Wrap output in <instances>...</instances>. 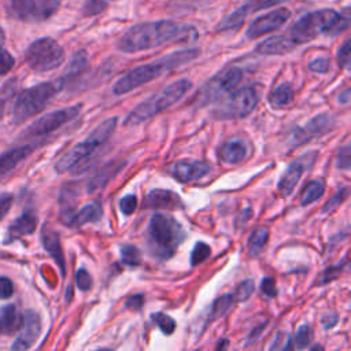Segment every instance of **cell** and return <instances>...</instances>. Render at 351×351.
<instances>
[{"label":"cell","instance_id":"obj_38","mask_svg":"<svg viewBox=\"0 0 351 351\" xmlns=\"http://www.w3.org/2000/svg\"><path fill=\"white\" fill-rule=\"evenodd\" d=\"M107 8V3L104 0H86L82 5V14L85 16H92L103 12Z\"/></svg>","mask_w":351,"mask_h":351},{"label":"cell","instance_id":"obj_10","mask_svg":"<svg viewBox=\"0 0 351 351\" xmlns=\"http://www.w3.org/2000/svg\"><path fill=\"white\" fill-rule=\"evenodd\" d=\"M60 7V0H11L7 14L22 22L37 23L49 19Z\"/></svg>","mask_w":351,"mask_h":351},{"label":"cell","instance_id":"obj_22","mask_svg":"<svg viewBox=\"0 0 351 351\" xmlns=\"http://www.w3.org/2000/svg\"><path fill=\"white\" fill-rule=\"evenodd\" d=\"M37 228V215L33 210L23 211L19 217L14 219V222L8 226L5 243H11L19 237L32 234Z\"/></svg>","mask_w":351,"mask_h":351},{"label":"cell","instance_id":"obj_26","mask_svg":"<svg viewBox=\"0 0 351 351\" xmlns=\"http://www.w3.org/2000/svg\"><path fill=\"white\" fill-rule=\"evenodd\" d=\"M251 11V5L250 3H245L243 5H240L239 8H236L233 12L228 14L218 25H217V32H226L230 29H236L240 25H243V22L245 21L247 14Z\"/></svg>","mask_w":351,"mask_h":351},{"label":"cell","instance_id":"obj_42","mask_svg":"<svg viewBox=\"0 0 351 351\" xmlns=\"http://www.w3.org/2000/svg\"><path fill=\"white\" fill-rule=\"evenodd\" d=\"M75 282H77V287L81 289V291H88L92 288V277L90 274L85 270V269H78L77 273H75Z\"/></svg>","mask_w":351,"mask_h":351},{"label":"cell","instance_id":"obj_5","mask_svg":"<svg viewBox=\"0 0 351 351\" xmlns=\"http://www.w3.org/2000/svg\"><path fill=\"white\" fill-rule=\"evenodd\" d=\"M184 239L185 230L174 217L163 213H155L151 217L147 229V243L155 258L160 261L171 258Z\"/></svg>","mask_w":351,"mask_h":351},{"label":"cell","instance_id":"obj_19","mask_svg":"<svg viewBox=\"0 0 351 351\" xmlns=\"http://www.w3.org/2000/svg\"><path fill=\"white\" fill-rule=\"evenodd\" d=\"M103 217V207L99 202H90L81 207L77 213L71 211L70 214L60 217L62 222L69 228H81L86 223L97 222Z\"/></svg>","mask_w":351,"mask_h":351},{"label":"cell","instance_id":"obj_7","mask_svg":"<svg viewBox=\"0 0 351 351\" xmlns=\"http://www.w3.org/2000/svg\"><path fill=\"white\" fill-rule=\"evenodd\" d=\"M63 82L59 80L56 81H47L37 84L34 86H30L25 90H22L14 103L12 108V119L16 123H22L36 114H38L41 110L45 108V106L51 101V99L63 88Z\"/></svg>","mask_w":351,"mask_h":351},{"label":"cell","instance_id":"obj_51","mask_svg":"<svg viewBox=\"0 0 351 351\" xmlns=\"http://www.w3.org/2000/svg\"><path fill=\"white\" fill-rule=\"evenodd\" d=\"M321 322H322V326H324L325 329H329V328H332V326L336 325V322H337V315L333 314V313L325 314V315L322 317Z\"/></svg>","mask_w":351,"mask_h":351},{"label":"cell","instance_id":"obj_27","mask_svg":"<svg viewBox=\"0 0 351 351\" xmlns=\"http://www.w3.org/2000/svg\"><path fill=\"white\" fill-rule=\"evenodd\" d=\"M293 100V90L288 84H281L276 86L269 95V104L278 110L288 106Z\"/></svg>","mask_w":351,"mask_h":351},{"label":"cell","instance_id":"obj_8","mask_svg":"<svg viewBox=\"0 0 351 351\" xmlns=\"http://www.w3.org/2000/svg\"><path fill=\"white\" fill-rule=\"evenodd\" d=\"M25 60L32 70L45 73L58 69L64 62V51L56 40L41 37L26 48Z\"/></svg>","mask_w":351,"mask_h":351},{"label":"cell","instance_id":"obj_4","mask_svg":"<svg viewBox=\"0 0 351 351\" xmlns=\"http://www.w3.org/2000/svg\"><path fill=\"white\" fill-rule=\"evenodd\" d=\"M118 123L117 117H111L108 119H104L99 126H96L90 134L80 141L78 144L73 145L70 149H67L56 162H55V170L56 173H81L85 169V163L89 160V158L111 137Z\"/></svg>","mask_w":351,"mask_h":351},{"label":"cell","instance_id":"obj_47","mask_svg":"<svg viewBox=\"0 0 351 351\" xmlns=\"http://www.w3.org/2000/svg\"><path fill=\"white\" fill-rule=\"evenodd\" d=\"M288 0H251L248 1L251 5V11H258L262 8H267L271 5H278L281 3H285Z\"/></svg>","mask_w":351,"mask_h":351},{"label":"cell","instance_id":"obj_12","mask_svg":"<svg viewBox=\"0 0 351 351\" xmlns=\"http://www.w3.org/2000/svg\"><path fill=\"white\" fill-rule=\"evenodd\" d=\"M243 80V71L240 67L232 66L213 77L210 81L204 84V86L200 90L199 101L200 106L217 101L222 99V96L233 92L236 86Z\"/></svg>","mask_w":351,"mask_h":351},{"label":"cell","instance_id":"obj_33","mask_svg":"<svg viewBox=\"0 0 351 351\" xmlns=\"http://www.w3.org/2000/svg\"><path fill=\"white\" fill-rule=\"evenodd\" d=\"M254 289H255V284H254V281H252L251 278L243 280V281L236 287V289L232 292V296H233L234 303L248 300L250 296L252 295Z\"/></svg>","mask_w":351,"mask_h":351},{"label":"cell","instance_id":"obj_36","mask_svg":"<svg viewBox=\"0 0 351 351\" xmlns=\"http://www.w3.org/2000/svg\"><path fill=\"white\" fill-rule=\"evenodd\" d=\"M211 254V248L208 244L203 243V241H199L195 244L192 252H191V265L192 266H196V265H200L202 262H204Z\"/></svg>","mask_w":351,"mask_h":351},{"label":"cell","instance_id":"obj_55","mask_svg":"<svg viewBox=\"0 0 351 351\" xmlns=\"http://www.w3.org/2000/svg\"><path fill=\"white\" fill-rule=\"evenodd\" d=\"M0 333H1V324H0Z\"/></svg>","mask_w":351,"mask_h":351},{"label":"cell","instance_id":"obj_52","mask_svg":"<svg viewBox=\"0 0 351 351\" xmlns=\"http://www.w3.org/2000/svg\"><path fill=\"white\" fill-rule=\"evenodd\" d=\"M350 88H346L340 95H339V103L341 104H347L350 101Z\"/></svg>","mask_w":351,"mask_h":351},{"label":"cell","instance_id":"obj_34","mask_svg":"<svg viewBox=\"0 0 351 351\" xmlns=\"http://www.w3.org/2000/svg\"><path fill=\"white\" fill-rule=\"evenodd\" d=\"M314 333L313 329L308 325H300L295 333L293 337V344L298 350H303L307 348L310 346V343L313 341Z\"/></svg>","mask_w":351,"mask_h":351},{"label":"cell","instance_id":"obj_25","mask_svg":"<svg viewBox=\"0 0 351 351\" xmlns=\"http://www.w3.org/2000/svg\"><path fill=\"white\" fill-rule=\"evenodd\" d=\"M1 330L7 335H12L19 330L22 324V314H19L15 304H5L0 311Z\"/></svg>","mask_w":351,"mask_h":351},{"label":"cell","instance_id":"obj_44","mask_svg":"<svg viewBox=\"0 0 351 351\" xmlns=\"http://www.w3.org/2000/svg\"><path fill=\"white\" fill-rule=\"evenodd\" d=\"M336 165L339 169L343 170H348L351 160H350V144H346L337 154V159H336Z\"/></svg>","mask_w":351,"mask_h":351},{"label":"cell","instance_id":"obj_54","mask_svg":"<svg viewBox=\"0 0 351 351\" xmlns=\"http://www.w3.org/2000/svg\"><path fill=\"white\" fill-rule=\"evenodd\" d=\"M311 350H322V347L321 346H314Z\"/></svg>","mask_w":351,"mask_h":351},{"label":"cell","instance_id":"obj_37","mask_svg":"<svg viewBox=\"0 0 351 351\" xmlns=\"http://www.w3.org/2000/svg\"><path fill=\"white\" fill-rule=\"evenodd\" d=\"M347 196H348V189H347V188H340V189L325 203V206L322 207V213H330V211H333L335 208H337V207L346 200Z\"/></svg>","mask_w":351,"mask_h":351},{"label":"cell","instance_id":"obj_30","mask_svg":"<svg viewBox=\"0 0 351 351\" xmlns=\"http://www.w3.org/2000/svg\"><path fill=\"white\" fill-rule=\"evenodd\" d=\"M232 303H234L232 293H225V295L219 296L218 299H215L211 304V308H210V313H208V317H207L208 324L221 318L229 310Z\"/></svg>","mask_w":351,"mask_h":351},{"label":"cell","instance_id":"obj_28","mask_svg":"<svg viewBox=\"0 0 351 351\" xmlns=\"http://www.w3.org/2000/svg\"><path fill=\"white\" fill-rule=\"evenodd\" d=\"M324 192H325V185L322 181H318V180L308 181L300 193V206L313 204L324 195Z\"/></svg>","mask_w":351,"mask_h":351},{"label":"cell","instance_id":"obj_2","mask_svg":"<svg viewBox=\"0 0 351 351\" xmlns=\"http://www.w3.org/2000/svg\"><path fill=\"white\" fill-rule=\"evenodd\" d=\"M199 53L200 52L196 48L181 49V51L167 53L162 58H158L149 63L138 64L115 81V84L112 85V93L115 96L126 95L137 89L138 86L145 85L149 81L160 77L163 73H167L176 67H180L185 63L192 62L199 56Z\"/></svg>","mask_w":351,"mask_h":351},{"label":"cell","instance_id":"obj_11","mask_svg":"<svg viewBox=\"0 0 351 351\" xmlns=\"http://www.w3.org/2000/svg\"><path fill=\"white\" fill-rule=\"evenodd\" d=\"M82 108V104H74L70 107H64L48 114H44L37 121L30 123L19 136L21 140H32V138H40L44 137L58 129H60L63 125L74 119Z\"/></svg>","mask_w":351,"mask_h":351},{"label":"cell","instance_id":"obj_48","mask_svg":"<svg viewBox=\"0 0 351 351\" xmlns=\"http://www.w3.org/2000/svg\"><path fill=\"white\" fill-rule=\"evenodd\" d=\"M261 291L269 296V298H274L277 295V289H276V282L271 277H266L262 280L261 282Z\"/></svg>","mask_w":351,"mask_h":351},{"label":"cell","instance_id":"obj_35","mask_svg":"<svg viewBox=\"0 0 351 351\" xmlns=\"http://www.w3.org/2000/svg\"><path fill=\"white\" fill-rule=\"evenodd\" d=\"M151 319H152V322L156 324V326L165 335H171L174 332V329H176V321L170 315H167L165 313H154L151 315Z\"/></svg>","mask_w":351,"mask_h":351},{"label":"cell","instance_id":"obj_53","mask_svg":"<svg viewBox=\"0 0 351 351\" xmlns=\"http://www.w3.org/2000/svg\"><path fill=\"white\" fill-rule=\"evenodd\" d=\"M4 41H5V34H4V30H3V27L0 26V47H3Z\"/></svg>","mask_w":351,"mask_h":351},{"label":"cell","instance_id":"obj_41","mask_svg":"<svg viewBox=\"0 0 351 351\" xmlns=\"http://www.w3.org/2000/svg\"><path fill=\"white\" fill-rule=\"evenodd\" d=\"M15 64L14 56L0 47V75H5Z\"/></svg>","mask_w":351,"mask_h":351},{"label":"cell","instance_id":"obj_17","mask_svg":"<svg viewBox=\"0 0 351 351\" xmlns=\"http://www.w3.org/2000/svg\"><path fill=\"white\" fill-rule=\"evenodd\" d=\"M330 117L326 114H321L314 117L313 119H310L304 126L298 128L293 133H292V138L291 143L293 145H302L306 141L326 133L330 129Z\"/></svg>","mask_w":351,"mask_h":351},{"label":"cell","instance_id":"obj_1","mask_svg":"<svg viewBox=\"0 0 351 351\" xmlns=\"http://www.w3.org/2000/svg\"><path fill=\"white\" fill-rule=\"evenodd\" d=\"M196 36L197 32L192 26L162 19L133 25L121 36L117 47L125 53H134L159 47L170 41L196 38Z\"/></svg>","mask_w":351,"mask_h":351},{"label":"cell","instance_id":"obj_29","mask_svg":"<svg viewBox=\"0 0 351 351\" xmlns=\"http://www.w3.org/2000/svg\"><path fill=\"white\" fill-rule=\"evenodd\" d=\"M267 240H269L267 228H256L255 230H252L248 239V250L251 256H258L266 247Z\"/></svg>","mask_w":351,"mask_h":351},{"label":"cell","instance_id":"obj_39","mask_svg":"<svg viewBox=\"0 0 351 351\" xmlns=\"http://www.w3.org/2000/svg\"><path fill=\"white\" fill-rule=\"evenodd\" d=\"M337 62L339 66L343 69H350V62H351V41L346 40L339 51H337Z\"/></svg>","mask_w":351,"mask_h":351},{"label":"cell","instance_id":"obj_21","mask_svg":"<svg viewBox=\"0 0 351 351\" xmlns=\"http://www.w3.org/2000/svg\"><path fill=\"white\" fill-rule=\"evenodd\" d=\"M41 244L44 247V250L51 255V258L56 262V265L60 269L62 276H66V261H64V255H63V250L60 245V237L59 233L48 226L44 225L41 228Z\"/></svg>","mask_w":351,"mask_h":351},{"label":"cell","instance_id":"obj_20","mask_svg":"<svg viewBox=\"0 0 351 351\" xmlns=\"http://www.w3.org/2000/svg\"><path fill=\"white\" fill-rule=\"evenodd\" d=\"M143 206L152 210H176L182 207V200L171 191L155 188L147 193Z\"/></svg>","mask_w":351,"mask_h":351},{"label":"cell","instance_id":"obj_18","mask_svg":"<svg viewBox=\"0 0 351 351\" xmlns=\"http://www.w3.org/2000/svg\"><path fill=\"white\" fill-rule=\"evenodd\" d=\"M36 147L37 144L27 143L0 154V180H3L5 176L14 171L25 159H27L33 154Z\"/></svg>","mask_w":351,"mask_h":351},{"label":"cell","instance_id":"obj_24","mask_svg":"<svg viewBox=\"0 0 351 351\" xmlns=\"http://www.w3.org/2000/svg\"><path fill=\"white\" fill-rule=\"evenodd\" d=\"M247 144L241 138H233L226 141L221 148H219V159L222 163L226 165H236L240 163L241 160L245 159L247 156Z\"/></svg>","mask_w":351,"mask_h":351},{"label":"cell","instance_id":"obj_15","mask_svg":"<svg viewBox=\"0 0 351 351\" xmlns=\"http://www.w3.org/2000/svg\"><path fill=\"white\" fill-rule=\"evenodd\" d=\"M41 333V318L34 310H26L22 314V324L19 328V335L14 340L11 350L22 351L30 348Z\"/></svg>","mask_w":351,"mask_h":351},{"label":"cell","instance_id":"obj_6","mask_svg":"<svg viewBox=\"0 0 351 351\" xmlns=\"http://www.w3.org/2000/svg\"><path fill=\"white\" fill-rule=\"evenodd\" d=\"M192 88V82L186 78H180L156 90L151 96H148L144 101L138 103L123 119L125 126L138 125L151 117L167 110L173 104H176L189 89Z\"/></svg>","mask_w":351,"mask_h":351},{"label":"cell","instance_id":"obj_23","mask_svg":"<svg viewBox=\"0 0 351 351\" xmlns=\"http://www.w3.org/2000/svg\"><path fill=\"white\" fill-rule=\"evenodd\" d=\"M293 48H296V45L289 40L287 34H276L259 43L255 48V52L266 56L285 55L291 52Z\"/></svg>","mask_w":351,"mask_h":351},{"label":"cell","instance_id":"obj_31","mask_svg":"<svg viewBox=\"0 0 351 351\" xmlns=\"http://www.w3.org/2000/svg\"><path fill=\"white\" fill-rule=\"evenodd\" d=\"M119 170V166L118 165H110L107 167H104L100 173H97L95 177H92V180L89 181L88 186H86V191L89 193H93L96 191H99L100 188H103L107 181L110 180L111 176H114L117 171Z\"/></svg>","mask_w":351,"mask_h":351},{"label":"cell","instance_id":"obj_32","mask_svg":"<svg viewBox=\"0 0 351 351\" xmlns=\"http://www.w3.org/2000/svg\"><path fill=\"white\" fill-rule=\"evenodd\" d=\"M121 261L126 266H138L141 263V252L137 247L125 244L121 247Z\"/></svg>","mask_w":351,"mask_h":351},{"label":"cell","instance_id":"obj_9","mask_svg":"<svg viewBox=\"0 0 351 351\" xmlns=\"http://www.w3.org/2000/svg\"><path fill=\"white\" fill-rule=\"evenodd\" d=\"M259 101L258 92L254 86H245L239 90L230 92L225 100H222L213 111V115L218 119H239L250 115Z\"/></svg>","mask_w":351,"mask_h":351},{"label":"cell","instance_id":"obj_16","mask_svg":"<svg viewBox=\"0 0 351 351\" xmlns=\"http://www.w3.org/2000/svg\"><path fill=\"white\" fill-rule=\"evenodd\" d=\"M211 171V166L202 160L182 159L177 160L171 167V176L180 182H192L203 178Z\"/></svg>","mask_w":351,"mask_h":351},{"label":"cell","instance_id":"obj_3","mask_svg":"<svg viewBox=\"0 0 351 351\" xmlns=\"http://www.w3.org/2000/svg\"><path fill=\"white\" fill-rule=\"evenodd\" d=\"M350 25V18L340 12L324 8L308 12L298 19L289 29L288 37L298 47L313 41L321 34L336 36L344 32Z\"/></svg>","mask_w":351,"mask_h":351},{"label":"cell","instance_id":"obj_49","mask_svg":"<svg viewBox=\"0 0 351 351\" xmlns=\"http://www.w3.org/2000/svg\"><path fill=\"white\" fill-rule=\"evenodd\" d=\"M143 303H144V296H143L141 293H136V295H132V296H129V298L126 299L125 306H126L128 308H132V310L138 311V310H141Z\"/></svg>","mask_w":351,"mask_h":351},{"label":"cell","instance_id":"obj_45","mask_svg":"<svg viewBox=\"0 0 351 351\" xmlns=\"http://www.w3.org/2000/svg\"><path fill=\"white\" fill-rule=\"evenodd\" d=\"M14 293V284L8 277H0V299H8Z\"/></svg>","mask_w":351,"mask_h":351},{"label":"cell","instance_id":"obj_46","mask_svg":"<svg viewBox=\"0 0 351 351\" xmlns=\"http://www.w3.org/2000/svg\"><path fill=\"white\" fill-rule=\"evenodd\" d=\"M14 196L11 193H0V221L8 214Z\"/></svg>","mask_w":351,"mask_h":351},{"label":"cell","instance_id":"obj_14","mask_svg":"<svg viewBox=\"0 0 351 351\" xmlns=\"http://www.w3.org/2000/svg\"><path fill=\"white\" fill-rule=\"evenodd\" d=\"M315 159H317V151H310L289 163V166L287 167V170L284 171L282 177L278 181V191L282 196H288L293 192L302 174L308 167H311Z\"/></svg>","mask_w":351,"mask_h":351},{"label":"cell","instance_id":"obj_50","mask_svg":"<svg viewBox=\"0 0 351 351\" xmlns=\"http://www.w3.org/2000/svg\"><path fill=\"white\" fill-rule=\"evenodd\" d=\"M341 266H336V267H328L325 271H324V276H322V280H321V284H325L328 281H332L335 277L339 276V270H341Z\"/></svg>","mask_w":351,"mask_h":351},{"label":"cell","instance_id":"obj_13","mask_svg":"<svg viewBox=\"0 0 351 351\" xmlns=\"http://www.w3.org/2000/svg\"><path fill=\"white\" fill-rule=\"evenodd\" d=\"M291 11L285 7L276 8L267 14H263L262 16H258L254 19L250 26L245 30V36L251 40L259 38L265 34H269L277 29H280L285 22L289 19Z\"/></svg>","mask_w":351,"mask_h":351},{"label":"cell","instance_id":"obj_43","mask_svg":"<svg viewBox=\"0 0 351 351\" xmlns=\"http://www.w3.org/2000/svg\"><path fill=\"white\" fill-rule=\"evenodd\" d=\"M308 70L313 71V73H319V74H324V73H328L329 67H330V62L328 58H317L314 60H311L308 63Z\"/></svg>","mask_w":351,"mask_h":351},{"label":"cell","instance_id":"obj_40","mask_svg":"<svg viewBox=\"0 0 351 351\" xmlns=\"http://www.w3.org/2000/svg\"><path fill=\"white\" fill-rule=\"evenodd\" d=\"M137 197L134 195H125L119 200V210L123 215H130L137 208Z\"/></svg>","mask_w":351,"mask_h":351}]
</instances>
